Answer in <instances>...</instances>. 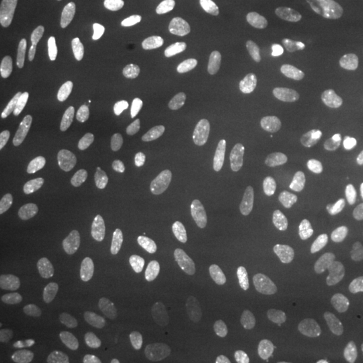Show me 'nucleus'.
<instances>
[{
    "instance_id": "20e7f679",
    "label": "nucleus",
    "mask_w": 363,
    "mask_h": 363,
    "mask_svg": "<svg viewBox=\"0 0 363 363\" xmlns=\"http://www.w3.org/2000/svg\"><path fill=\"white\" fill-rule=\"evenodd\" d=\"M220 252L212 242H202L190 250L174 272L172 297L180 305H190L202 297L206 286L212 283L218 267Z\"/></svg>"
},
{
    "instance_id": "39448f33",
    "label": "nucleus",
    "mask_w": 363,
    "mask_h": 363,
    "mask_svg": "<svg viewBox=\"0 0 363 363\" xmlns=\"http://www.w3.org/2000/svg\"><path fill=\"white\" fill-rule=\"evenodd\" d=\"M79 138H81L79 119L75 116H67L61 121L52 143L51 186H49L51 198L61 206L71 200V192H73Z\"/></svg>"
},
{
    "instance_id": "f3484780",
    "label": "nucleus",
    "mask_w": 363,
    "mask_h": 363,
    "mask_svg": "<svg viewBox=\"0 0 363 363\" xmlns=\"http://www.w3.org/2000/svg\"><path fill=\"white\" fill-rule=\"evenodd\" d=\"M67 363H97V353L91 345H79L77 350L69 355Z\"/></svg>"
},
{
    "instance_id": "9d476101",
    "label": "nucleus",
    "mask_w": 363,
    "mask_h": 363,
    "mask_svg": "<svg viewBox=\"0 0 363 363\" xmlns=\"http://www.w3.org/2000/svg\"><path fill=\"white\" fill-rule=\"evenodd\" d=\"M133 95V83L128 77H116L105 89L99 91V95L93 101V128L97 133L109 135L116 130L117 121L128 111V105Z\"/></svg>"
},
{
    "instance_id": "7ed1b4c3",
    "label": "nucleus",
    "mask_w": 363,
    "mask_h": 363,
    "mask_svg": "<svg viewBox=\"0 0 363 363\" xmlns=\"http://www.w3.org/2000/svg\"><path fill=\"white\" fill-rule=\"evenodd\" d=\"M37 176L30 168L11 172L0 194V222L9 234H23L37 216Z\"/></svg>"
},
{
    "instance_id": "1a4fd4ad",
    "label": "nucleus",
    "mask_w": 363,
    "mask_h": 363,
    "mask_svg": "<svg viewBox=\"0 0 363 363\" xmlns=\"http://www.w3.org/2000/svg\"><path fill=\"white\" fill-rule=\"evenodd\" d=\"M143 160L152 182H164L172 168V140L162 109H152L143 119Z\"/></svg>"
},
{
    "instance_id": "0eeeda50",
    "label": "nucleus",
    "mask_w": 363,
    "mask_h": 363,
    "mask_svg": "<svg viewBox=\"0 0 363 363\" xmlns=\"http://www.w3.org/2000/svg\"><path fill=\"white\" fill-rule=\"evenodd\" d=\"M65 281L67 279H63V277H52L51 281L40 289L39 295L28 303V307L25 309V313L21 315V319L13 325V329H11L9 335L4 337L2 350H4L6 355H16V353H21L33 339L37 337V335H40L43 327L47 323L49 311H51L52 301H55L59 289L63 286Z\"/></svg>"
},
{
    "instance_id": "f257e3e1",
    "label": "nucleus",
    "mask_w": 363,
    "mask_h": 363,
    "mask_svg": "<svg viewBox=\"0 0 363 363\" xmlns=\"http://www.w3.org/2000/svg\"><path fill=\"white\" fill-rule=\"evenodd\" d=\"M52 0H6L0 21V69L14 83L25 81L37 65Z\"/></svg>"
},
{
    "instance_id": "9b49d317",
    "label": "nucleus",
    "mask_w": 363,
    "mask_h": 363,
    "mask_svg": "<svg viewBox=\"0 0 363 363\" xmlns=\"http://www.w3.org/2000/svg\"><path fill=\"white\" fill-rule=\"evenodd\" d=\"M269 331L259 315H247L234 327L228 341V355L234 363H259L267 355Z\"/></svg>"
},
{
    "instance_id": "f03ea898",
    "label": "nucleus",
    "mask_w": 363,
    "mask_h": 363,
    "mask_svg": "<svg viewBox=\"0 0 363 363\" xmlns=\"http://www.w3.org/2000/svg\"><path fill=\"white\" fill-rule=\"evenodd\" d=\"M226 13L220 6H208L198 14L188 28L184 40L182 57V79L188 85H194L206 75L220 57L226 40Z\"/></svg>"
},
{
    "instance_id": "2eb2a0df",
    "label": "nucleus",
    "mask_w": 363,
    "mask_h": 363,
    "mask_svg": "<svg viewBox=\"0 0 363 363\" xmlns=\"http://www.w3.org/2000/svg\"><path fill=\"white\" fill-rule=\"evenodd\" d=\"M107 145H109V135L97 133L91 138L87 156H85V178L89 184H97L105 169V160H107Z\"/></svg>"
},
{
    "instance_id": "a211bd4d",
    "label": "nucleus",
    "mask_w": 363,
    "mask_h": 363,
    "mask_svg": "<svg viewBox=\"0 0 363 363\" xmlns=\"http://www.w3.org/2000/svg\"><path fill=\"white\" fill-rule=\"evenodd\" d=\"M174 2H182V0H174Z\"/></svg>"
},
{
    "instance_id": "6e6552de",
    "label": "nucleus",
    "mask_w": 363,
    "mask_h": 363,
    "mask_svg": "<svg viewBox=\"0 0 363 363\" xmlns=\"http://www.w3.org/2000/svg\"><path fill=\"white\" fill-rule=\"evenodd\" d=\"M87 291V281L83 277H71L67 279L63 286L59 289L57 297L52 301L51 311L47 317V323L40 331V343L43 347H55L61 339L65 337L69 327L73 325L79 309L83 305Z\"/></svg>"
},
{
    "instance_id": "f8f14e48",
    "label": "nucleus",
    "mask_w": 363,
    "mask_h": 363,
    "mask_svg": "<svg viewBox=\"0 0 363 363\" xmlns=\"http://www.w3.org/2000/svg\"><path fill=\"white\" fill-rule=\"evenodd\" d=\"M315 23L333 33H353L363 26V0H315Z\"/></svg>"
},
{
    "instance_id": "4468645a",
    "label": "nucleus",
    "mask_w": 363,
    "mask_h": 363,
    "mask_svg": "<svg viewBox=\"0 0 363 363\" xmlns=\"http://www.w3.org/2000/svg\"><path fill=\"white\" fill-rule=\"evenodd\" d=\"M222 339H224V325L220 319H208L196 331L184 363H218Z\"/></svg>"
},
{
    "instance_id": "423d86ee",
    "label": "nucleus",
    "mask_w": 363,
    "mask_h": 363,
    "mask_svg": "<svg viewBox=\"0 0 363 363\" xmlns=\"http://www.w3.org/2000/svg\"><path fill=\"white\" fill-rule=\"evenodd\" d=\"M214 138L222 169L228 180L242 182L252 164V142L236 113H224L214 123Z\"/></svg>"
},
{
    "instance_id": "dca6fc26",
    "label": "nucleus",
    "mask_w": 363,
    "mask_h": 363,
    "mask_svg": "<svg viewBox=\"0 0 363 363\" xmlns=\"http://www.w3.org/2000/svg\"><path fill=\"white\" fill-rule=\"evenodd\" d=\"M341 337L350 345L357 347L363 341V301L351 305L341 317Z\"/></svg>"
},
{
    "instance_id": "ddd939ff",
    "label": "nucleus",
    "mask_w": 363,
    "mask_h": 363,
    "mask_svg": "<svg viewBox=\"0 0 363 363\" xmlns=\"http://www.w3.org/2000/svg\"><path fill=\"white\" fill-rule=\"evenodd\" d=\"M279 85H281V104L277 107V117L281 121H291L298 117L305 107L311 104L315 83L307 75L285 69L279 73Z\"/></svg>"
}]
</instances>
